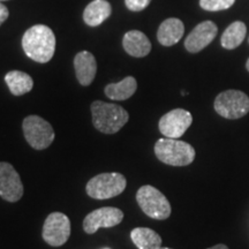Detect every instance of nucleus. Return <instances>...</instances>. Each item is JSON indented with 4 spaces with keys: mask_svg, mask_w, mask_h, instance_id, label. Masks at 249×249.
Listing matches in <instances>:
<instances>
[{
    "mask_svg": "<svg viewBox=\"0 0 249 249\" xmlns=\"http://www.w3.org/2000/svg\"><path fill=\"white\" fill-rule=\"evenodd\" d=\"M22 48L34 61L45 64L53 57L55 37L53 31L44 24H36L28 29L22 37Z\"/></svg>",
    "mask_w": 249,
    "mask_h": 249,
    "instance_id": "f257e3e1",
    "label": "nucleus"
},
{
    "mask_svg": "<svg viewBox=\"0 0 249 249\" xmlns=\"http://www.w3.org/2000/svg\"><path fill=\"white\" fill-rule=\"evenodd\" d=\"M91 114L95 128L104 134H116L129 120L128 112L123 107L102 101L92 103Z\"/></svg>",
    "mask_w": 249,
    "mask_h": 249,
    "instance_id": "f03ea898",
    "label": "nucleus"
},
{
    "mask_svg": "<svg viewBox=\"0 0 249 249\" xmlns=\"http://www.w3.org/2000/svg\"><path fill=\"white\" fill-rule=\"evenodd\" d=\"M155 155L161 163L171 166H187L195 160V149L178 139H160L155 144Z\"/></svg>",
    "mask_w": 249,
    "mask_h": 249,
    "instance_id": "7ed1b4c3",
    "label": "nucleus"
},
{
    "mask_svg": "<svg viewBox=\"0 0 249 249\" xmlns=\"http://www.w3.org/2000/svg\"><path fill=\"white\" fill-rule=\"evenodd\" d=\"M136 201L148 217L165 220L171 214V204L163 193L152 186H142L136 193Z\"/></svg>",
    "mask_w": 249,
    "mask_h": 249,
    "instance_id": "20e7f679",
    "label": "nucleus"
},
{
    "mask_svg": "<svg viewBox=\"0 0 249 249\" xmlns=\"http://www.w3.org/2000/svg\"><path fill=\"white\" fill-rule=\"evenodd\" d=\"M126 186L127 180L121 173H102L89 180L86 191L90 197L96 200H107L120 195Z\"/></svg>",
    "mask_w": 249,
    "mask_h": 249,
    "instance_id": "39448f33",
    "label": "nucleus"
},
{
    "mask_svg": "<svg viewBox=\"0 0 249 249\" xmlns=\"http://www.w3.org/2000/svg\"><path fill=\"white\" fill-rule=\"evenodd\" d=\"M213 107L225 119H240L249 112V97L240 90H226L217 96Z\"/></svg>",
    "mask_w": 249,
    "mask_h": 249,
    "instance_id": "423d86ee",
    "label": "nucleus"
},
{
    "mask_svg": "<svg viewBox=\"0 0 249 249\" xmlns=\"http://www.w3.org/2000/svg\"><path fill=\"white\" fill-rule=\"evenodd\" d=\"M24 138L31 148L43 150L49 148L54 140V130L45 119L38 116H29L23 120Z\"/></svg>",
    "mask_w": 249,
    "mask_h": 249,
    "instance_id": "0eeeda50",
    "label": "nucleus"
},
{
    "mask_svg": "<svg viewBox=\"0 0 249 249\" xmlns=\"http://www.w3.org/2000/svg\"><path fill=\"white\" fill-rule=\"evenodd\" d=\"M43 239L52 247L65 245L71 236V220L62 213H50L45 219L42 232Z\"/></svg>",
    "mask_w": 249,
    "mask_h": 249,
    "instance_id": "6e6552de",
    "label": "nucleus"
},
{
    "mask_svg": "<svg viewBox=\"0 0 249 249\" xmlns=\"http://www.w3.org/2000/svg\"><path fill=\"white\" fill-rule=\"evenodd\" d=\"M192 123L193 117L191 112L183 108H174L160 118L158 128L165 138L180 139L191 127Z\"/></svg>",
    "mask_w": 249,
    "mask_h": 249,
    "instance_id": "1a4fd4ad",
    "label": "nucleus"
},
{
    "mask_svg": "<svg viewBox=\"0 0 249 249\" xmlns=\"http://www.w3.org/2000/svg\"><path fill=\"white\" fill-rule=\"evenodd\" d=\"M124 219V213L114 207H104L97 209L89 214L83 220V230L88 234H93L98 229L113 227L119 225Z\"/></svg>",
    "mask_w": 249,
    "mask_h": 249,
    "instance_id": "9d476101",
    "label": "nucleus"
},
{
    "mask_svg": "<svg viewBox=\"0 0 249 249\" xmlns=\"http://www.w3.org/2000/svg\"><path fill=\"white\" fill-rule=\"evenodd\" d=\"M0 196L7 202H18L23 196V183L13 165L0 163Z\"/></svg>",
    "mask_w": 249,
    "mask_h": 249,
    "instance_id": "9b49d317",
    "label": "nucleus"
},
{
    "mask_svg": "<svg viewBox=\"0 0 249 249\" xmlns=\"http://www.w3.org/2000/svg\"><path fill=\"white\" fill-rule=\"evenodd\" d=\"M218 34V27L213 21L197 24L185 40V48L191 53H197L207 48Z\"/></svg>",
    "mask_w": 249,
    "mask_h": 249,
    "instance_id": "f8f14e48",
    "label": "nucleus"
},
{
    "mask_svg": "<svg viewBox=\"0 0 249 249\" xmlns=\"http://www.w3.org/2000/svg\"><path fill=\"white\" fill-rule=\"evenodd\" d=\"M76 79L81 86H90L97 73V62L92 53L88 51L79 52L74 58Z\"/></svg>",
    "mask_w": 249,
    "mask_h": 249,
    "instance_id": "ddd939ff",
    "label": "nucleus"
},
{
    "mask_svg": "<svg viewBox=\"0 0 249 249\" xmlns=\"http://www.w3.org/2000/svg\"><path fill=\"white\" fill-rule=\"evenodd\" d=\"M124 51L135 58H143L151 51L150 40L142 31L130 30L124 34L123 39Z\"/></svg>",
    "mask_w": 249,
    "mask_h": 249,
    "instance_id": "4468645a",
    "label": "nucleus"
},
{
    "mask_svg": "<svg viewBox=\"0 0 249 249\" xmlns=\"http://www.w3.org/2000/svg\"><path fill=\"white\" fill-rule=\"evenodd\" d=\"M183 33H185V26L182 21L176 18H170L158 28V42L163 46H172L182 38Z\"/></svg>",
    "mask_w": 249,
    "mask_h": 249,
    "instance_id": "2eb2a0df",
    "label": "nucleus"
},
{
    "mask_svg": "<svg viewBox=\"0 0 249 249\" xmlns=\"http://www.w3.org/2000/svg\"><path fill=\"white\" fill-rule=\"evenodd\" d=\"M112 7L107 0H93L83 12V20L90 27H97L111 15Z\"/></svg>",
    "mask_w": 249,
    "mask_h": 249,
    "instance_id": "dca6fc26",
    "label": "nucleus"
},
{
    "mask_svg": "<svg viewBox=\"0 0 249 249\" xmlns=\"http://www.w3.org/2000/svg\"><path fill=\"white\" fill-rule=\"evenodd\" d=\"M138 89V82L133 76H127L118 83L105 87V95L112 101H126L132 97Z\"/></svg>",
    "mask_w": 249,
    "mask_h": 249,
    "instance_id": "f3484780",
    "label": "nucleus"
},
{
    "mask_svg": "<svg viewBox=\"0 0 249 249\" xmlns=\"http://www.w3.org/2000/svg\"><path fill=\"white\" fill-rule=\"evenodd\" d=\"M130 239L139 249H158L161 247V238L157 232L148 227H136L130 232Z\"/></svg>",
    "mask_w": 249,
    "mask_h": 249,
    "instance_id": "a211bd4d",
    "label": "nucleus"
},
{
    "mask_svg": "<svg viewBox=\"0 0 249 249\" xmlns=\"http://www.w3.org/2000/svg\"><path fill=\"white\" fill-rule=\"evenodd\" d=\"M5 81L7 83L9 91L14 96H22L24 93L29 92L34 87V81L31 76L20 71H8L5 76Z\"/></svg>",
    "mask_w": 249,
    "mask_h": 249,
    "instance_id": "6ab92c4d",
    "label": "nucleus"
},
{
    "mask_svg": "<svg viewBox=\"0 0 249 249\" xmlns=\"http://www.w3.org/2000/svg\"><path fill=\"white\" fill-rule=\"evenodd\" d=\"M246 34H247L246 24L241 21H235V22L230 24L223 33L220 44L226 50H234L244 42Z\"/></svg>",
    "mask_w": 249,
    "mask_h": 249,
    "instance_id": "aec40b11",
    "label": "nucleus"
},
{
    "mask_svg": "<svg viewBox=\"0 0 249 249\" xmlns=\"http://www.w3.org/2000/svg\"><path fill=\"white\" fill-rule=\"evenodd\" d=\"M235 0H200V6L205 11L217 12L230 8Z\"/></svg>",
    "mask_w": 249,
    "mask_h": 249,
    "instance_id": "412c9836",
    "label": "nucleus"
},
{
    "mask_svg": "<svg viewBox=\"0 0 249 249\" xmlns=\"http://www.w3.org/2000/svg\"><path fill=\"white\" fill-rule=\"evenodd\" d=\"M151 0H124L127 8L133 12H140L142 9L147 8Z\"/></svg>",
    "mask_w": 249,
    "mask_h": 249,
    "instance_id": "4be33fe9",
    "label": "nucleus"
},
{
    "mask_svg": "<svg viewBox=\"0 0 249 249\" xmlns=\"http://www.w3.org/2000/svg\"><path fill=\"white\" fill-rule=\"evenodd\" d=\"M8 15H9V13H8L7 7L0 2V26H1V24L4 23L6 20H7Z\"/></svg>",
    "mask_w": 249,
    "mask_h": 249,
    "instance_id": "5701e85b",
    "label": "nucleus"
},
{
    "mask_svg": "<svg viewBox=\"0 0 249 249\" xmlns=\"http://www.w3.org/2000/svg\"><path fill=\"white\" fill-rule=\"evenodd\" d=\"M208 249H229V247H227L226 245L219 244V245H216V246H213V247H211V248H208Z\"/></svg>",
    "mask_w": 249,
    "mask_h": 249,
    "instance_id": "b1692460",
    "label": "nucleus"
},
{
    "mask_svg": "<svg viewBox=\"0 0 249 249\" xmlns=\"http://www.w3.org/2000/svg\"><path fill=\"white\" fill-rule=\"evenodd\" d=\"M246 68H247V71H249V58H248V60H247V62H246Z\"/></svg>",
    "mask_w": 249,
    "mask_h": 249,
    "instance_id": "393cba45",
    "label": "nucleus"
},
{
    "mask_svg": "<svg viewBox=\"0 0 249 249\" xmlns=\"http://www.w3.org/2000/svg\"><path fill=\"white\" fill-rule=\"evenodd\" d=\"M158 249H171V248H166V247H160Z\"/></svg>",
    "mask_w": 249,
    "mask_h": 249,
    "instance_id": "a878e982",
    "label": "nucleus"
},
{
    "mask_svg": "<svg viewBox=\"0 0 249 249\" xmlns=\"http://www.w3.org/2000/svg\"><path fill=\"white\" fill-rule=\"evenodd\" d=\"M1 1H5V0H0V2H1Z\"/></svg>",
    "mask_w": 249,
    "mask_h": 249,
    "instance_id": "bb28decb",
    "label": "nucleus"
},
{
    "mask_svg": "<svg viewBox=\"0 0 249 249\" xmlns=\"http://www.w3.org/2000/svg\"><path fill=\"white\" fill-rule=\"evenodd\" d=\"M248 42H249V39H248Z\"/></svg>",
    "mask_w": 249,
    "mask_h": 249,
    "instance_id": "cd10ccee",
    "label": "nucleus"
}]
</instances>
